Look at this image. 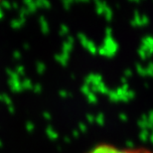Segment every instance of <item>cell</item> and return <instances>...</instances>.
Returning a JSON list of instances; mask_svg holds the SVG:
<instances>
[{"label":"cell","instance_id":"obj_1","mask_svg":"<svg viewBox=\"0 0 153 153\" xmlns=\"http://www.w3.org/2000/svg\"><path fill=\"white\" fill-rule=\"evenodd\" d=\"M87 153H153V150L146 147H135V148H125L117 147L115 145L108 144H99L94 146Z\"/></svg>","mask_w":153,"mask_h":153}]
</instances>
